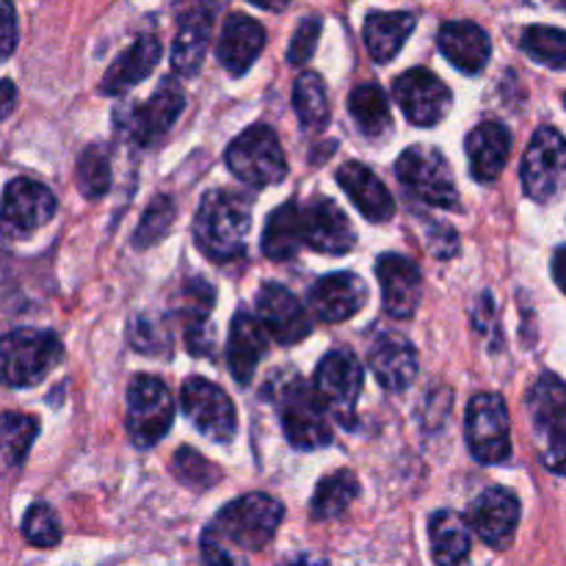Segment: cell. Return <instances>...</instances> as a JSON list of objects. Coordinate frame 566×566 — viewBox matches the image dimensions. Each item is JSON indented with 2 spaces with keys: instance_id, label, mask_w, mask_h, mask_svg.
<instances>
[{
  "instance_id": "cell-43",
  "label": "cell",
  "mask_w": 566,
  "mask_h": 566,
  "mask_svg": "<svg viewBox=\"0 0 566 566\" xmlns=\"http://www.w3.org/2000/svg\"><path fill=\"white\" fill-rule=\"evenodd\" d=\"M227 0H175L177 25L186 31H205L210 33L216 17L224 9Z\"/></svg>"
},
{
  "instance_id": "cell-31",
  "label": "cell",
  "mask_w": 566,
  "mask_h": 566,
  "mask_svg": "<svg viewBox=\"0 0 566 566\" xmlns=\"http://www.w3.org/2000/svg\"><path fill=\"white\" fill-rule=\"evenodd\" d=\"M348 108H352L354 122H357L365 136H381L385 130H390V103H387V94L376 83H359L352 97H348Z\"/></svg>"
},
{
  "instance_id": "cell-50",
  "label": "cell",
  "mask_w": 566,
  "mask_h": 566,
  "mask_svg": "<svg viewBox=\"0 0 566 566\" xmlns=\"http://www.w3.org/2000/svg\"><path fill=\"white\" fill-rule=\"evenodd\" d=\"M551 6H556V9H564V0H547Z\"/></svg>"
},
{
  "instance_id": "cell-22",
  "label": "cell",
  "mask_w": 566,
  "mask_h": 566,
  "mask_svg": "<svg viewBox=\"0 0 566 566\" xmlns=\"http://www.w3.org/2000/svg\"><path fill=\"white\" fill-rule=\"evenodd\" d=\"M265 48V31L258 20L247 14H232L224 22V31L219 39V61L230 75H243L249 66L258 61Z\"/></svg>"
},
{
  "instance_id": "cell-33",
  "label": "cell",
  "mask_w": 566,
  "mask_h": 566,
  "mask_svg": "<svg viewBox=\"0 0 566 566\" xmlns=\"http://www.w3.org/2000/svg\"><path fill=\"white\" fill-rule=\"evenodd\" d=\"M293 108H296L298 122L310 130L326 127L329 122V97H326V86L321 81L318 72H302L293 86Z\"/></svg>"
},
{
  "instance_id": "cell-1",
  "label": "cell",
  "mask_w": 566,
  "mask_h": 566,
  "mask_svg": "<svg viewBox=\"0 0 566 566\" xmlns=\"http://www.w3.org/2000/svg\"><path fill=\"white\" fill-rule=\"evenodd\" d=\"M249 230H252V197L230 188L210 191L199 205L193 221L197 247L219 263L241 258Z\"/></svg>"
},
{
  "instance_id": "cell-32",
  "label": "cell",
  "mask_w": 566,
  "mask_h": 566,
  "mask_svg": "<svg viewBox=\"0 0 566 566\" xmlns=\"http://www.w3.org/2000/svg\"><path fill=\"white\" fill-rule=\"evenodd\" d=\"M359 481L352 470H337L326 475L313 495V517L315 520H335L357 501Z\"/></svg>"
},
{
  "instance_id": "cell-14",
  "label": "cell",
  "mask_w": 566,
  "mask_h": 566,
  "mask_svg": "<svg viewBox=\"0 0 566 566\" xmlns=\"http://www.w3.org/2000/svg\"><path fill=\"white\" fill-rule=\"evenodd\" d=\"M564 175V138L556 127H539L523 160V188L536 202L556 197Z\"/></svg>"
},
{
  "instance_id": "cell-2",
  "label": "cell",
  "mask_w": 566,
  "mask_h": 566,
  "mask_svg": "<svg viewBox=\"0 0 566 566\" xmlns=\"http://www.w3.org/2000/svg\"><path fill=\"white\" fill-rule=\"evenodd\" d=\"M282 517H285V509L280 501L263 492H249L227 503L208 525L205 536L227 547H238V551H263L274 539Z\"/></svg>"
},
{
  "instance_id": "cell-30",
  "label": "cell",
  "mask_w": 566,
  "mask_h": 566,
  "mask_svg": "<svg viewBox=\"0 0 566 566\" xmlns=\"http://www.w3.org/2000/svg\"><path fill=\"white\" fill-rule=\"evenodd\" d=\"M437 566H459L470 553V525L457 512H437L429 523Z\"/></svg>"
},
{
  "instance_id": "cell-20",
  "label": "cell",
  "mask_w": 566,
  "mask_h": 566,
  "mask_svg": "<svg viewBox=\"0 0 566 566\" xmlns=\"http://www.w3.org/2000/svg\"><path fill=\"white\" fill-rule=\"evenodd\" d=\"M520 525V501L509 490L492 486L475 497L470 509V528L490 547H506Z\"/></svg>"
},
{
  "instance_id": "cell-41",
  "label": "cell",
  "mask_w": 566,
  "mask_h": 566,
  "mask_svg": "<svg viewBox=\"0 0 566 566\" xmlns=\"http://www.w3.org/2000/svg\"><path fill=\"white\" fill-rule=\"evenodd\" d=\"M22 534L33 547H55L61 542V525L48 503H33L22 520Z\"/></svg>"
},
{
  "instance_id": "cell-10",
  "label": "cell",
  "mask_w": 566,
  "mask_h": 566,
  "mask_svg": "<svg viewBox=\"0 0 566 566\" xmlns=\"http://www.w3.org/2000/svg\"><path fill=\"white\" fill-rule=\"evenodd\" d=\"M280 412H282V429L291 440L293 448L302 451H315L332 442L329 415L321 407L318 396L313 387L304 381L291 379L280 390Z\"/></svg>"
},
{
  "instance_id": "cell-48",
  "label": "cell",
  "mask_w": 566,
  "mask_h": 566,
  "mask_svg": "<svg viewBox=\"0 0 566 566\" xmlns=\"http://www.w3.org/2000/svg\"><path fill=\"white\" fill-rule=\"evenodd\" d=\"M280 566H329V562H324V558H318V556H307V553H304V556L287 558V562H282Z\"/></svg>"
},
{
  "instance_id": "cell-8",
  "label": "cell",
  "mask_w": 566,
  "mask_h": 566,
  "mask_svg": "<svg viewBox=\"0 0 566 566\" xmlns=\"http://www.w3.org/2000/svg\"><path fill=\"white\" fill-rule=\"evenodd\" d=\"M564 381L556 374H542L528 392V412L539 442L542 462L562 473L564 470Z\"/></svg>"
},
{
  "instance_id": "cell-17",
  "label": "cell",
  "mask_w": 566,
  "mask_h": 566,
  "mask_svg": "<svg viewBox=\"0 0 566 566\" xmlns=\"http://www.w3.org/2000/svg\"><path fill=\"white\" fill-rule=\"evenodd\" d=\"M302 232L304 243L324 254H346L357 243L352 221L343 213L340 205L332 199L318 197L302 210Z\"/></svg>"
},
{
  "instance_id": "cell-19",
  "label": "cell",
  "mask_w": 566,
  "mask_h": 566,
  "mask_svg": "<svg viewBox=\"0 0 566 566\" xmlns=\"http://www.w3.org/2000/svg\"><path fill=\"white\" fill-rule=\"evenodd\" d=\"M368 302V287L357 274H329L318 280L310 291V307H313L315 318L324 324H343V321L354 318L359 310Z\"/></svg>"
},
{
  "instance_id": "cell-5",
  "label": "cell",
  "mask_w": 566,
  "mask_h": 566,
  "mask_svg": "<svg viewBox=\"0 0 566 566\" xmlns=\"http://www.w3.org/2000/svg\"><path fill=\"white\" fill-rule=\"evenodd\" d=\"M363 365L352 352H332L318 363L313 392L318 396L321 407L326 409L329 418L352 429L357 423V401L359 392H363Z\"/></svg>"
},
{
  "instance_id": "cell-27",
  "label": "cell",
  "mask_w": 566,
  "mask_h": 566,
  "mask_svg": "<svg viewBox=\"0 0 566 566\" xmlns=\"http://www.w3.org/2000/svg\"><path fill=\"white\" fill-rule=\"evenodd\" d=\"M160 61V42L155 36H138L114 64L105 72L99 92L103 94H125L136 83H142L155 64Z\"/></svg>"
},
{
  "instance_id": "cell-40",
  "label": "cell",
  "mask_w": 566,
  "mask_h": 566,
  "mask_svg": "<svg viewBox=\"0 0 566 566\" xmlns=\"http://www.w3.org/2000/svg\"><path fill=\"white\" fill-rule=\"evenodd\" d=\"M213 298H216V291L205 280L186 282L180 302H177V313H180L182 321H186V329H197V326L208 324Z\"/></svg>"
},
{
  "instance_id": "cell-26",
  "label": "cell",
  "mask_w": 566,
  "mask_h": 566,
  "mask_svg": "<svg viewBox=\"0 0 566 566\" xmlns=\"http://www.w3.org/2000/svg\"><path fill=\"white\" fill-rule=\"evenodd\" d=\"M265 352H269V335L260 321L249 313H238L232 318L230 343H227V363H230L235 381L249 385Z\"/></svg>"
},
{
  "instance_id": "cell-45",
  "label": "cell",
  "mask_w": 566,
  "mask_h": 566,
  "mask_svg": "<svg viewBox=\"0 0 566 566\" xmlns=\"http://www.w3.org/2000/svg\"><path fill=\"white\" fill-rule=\"evenodd\" d=\"M17 48V14L11 0H0V64L11 59Z\"/></svg>"
},
{
  "instance_id": "cell-23",
  "label": "cell",
  "mask_w": 566,
  "mask_h": 566,
  "mask_svg": "<svg viewBox=\"0 0 566 566\" xmlns=\"http://www.w3.org/2000/svg\"><path fill=\"white\" fill-rule=\"evenodd\" d=\"M337 182H340L343 191L352 197V202L357 205L359 213L368 216L370 221H387L396 213V202H392L387 186L374 175V169H368L365 164L348 160V164L340 166V171H337Z\"/></svg>"
},
{
  "instance_id": "cell-9",
  "label": "cell",
  "mask_w": 566,
  "mask_h": 566,
  "mask_svg": "<svg viewBox=\"0 0 566 566\" xmlns=\"http://www.w3.org/2000/svg\"><path fill=\"white\" fill-rule=\"evenodd\" d=\"M464 434L473 457L484 464L506 462L512 453V423L506 401L495 392H481L470 401Z\"/></svg>"
},
{
  "instance_id": "cell-3",
  "label": "cell",
  "mask_w": 566,
  "mask_h": 566,
  "mask_svg": "<svg viewBox=\"0 0 566 566\" xmlns=\"http://www.w3.org/2000/svg\"><path fill=\"white\" fill-rule=\"evenodd\" d=\"M61 359V340L48 329H14L0 337V385L33 387Z\"/></svg>"
},
{
  "instance_id": "cell-39",
  "label": "cell",
  "mask_w": 566,
  "mask_h": 566,
  "mask_svg": "<svg viewBox=\"0 0 566 566\" xmlns=\"http://www.w3.org/2000/svg\"><path fill=\"white\" fill-rule=\"evenodd\" d=\"M171 470H175V475L182 484L193 486V490H210V486H216V481L221 479L219 470H216L202 453L191 451V448H180V451L175 453Z\"/></svg>"
},
{
  "instance_id": "cell-4",
  "label": "cell",
  "mask_w": 566,
  "mask_h": 566,
  "mask_svg": "<svg viewBox=\"0 0 566 566\" xmlns=\"http://www.w3.org/2000/svg\"><path fill=\"white\" fill-rule=\"evenodd\" d=\"M227 166H230L238 180L252 188L276 186L287 175L282 144L269 125H254L243 130L227 147Z\"/></svg>"
},
{
  "instance_id": "cell-6",
  "label": "cell",
  "mask_w": 566,
  "mask_h": 566,
  "mask_svg": "<svg viewBox=\"0 0 566 566\" xmlns=\"http://www.w3.org/2000/svg\"><path fill=\"white\" fill-rule=\"evenodd\" d=\"M175 401L169 387L155 376H136L127 390V434L136 448L158 446L171 429Z\"/></svg>"
},
{
  "instance_id": "cell-12",
  "label": "cell",
  "mask_w": 566,
  "mask_h": 566,
  "mask_svg": "<svg viewBox=\"0 0 566 566\" xmlns=\"http://www.w3.org/2000/svg\"><path fill=\"white\" fill-rule=\"evenodd\" d=\"M180 401L182 412L188 415V420H191L208 440L227 442L235 437V407H232L230 396H227L221 387L210 385L208 379H199V376H191V379L182 381Z\"/></svg>"
},
{
  "instance_id": "cell-15",
  "label": "cell",
  "mask_w": 566,
  "mask_h": 566,
  "mask_svg": "<svg viewBox=\"0 0 566 566\" xmlns=\"http://www.w3.org/2000/svg\"><path fill=\"white\" fill-rule=\"evenodd\" d=\"M258 321L265 329V335L274 337L280 346H296L313 329L302 302L285 285H276V282H269V285L260 287Z\"/></svg>"
},
{
  "instance_id": "cell-38",
  "label": "cell",
  "mask_w": 566,
  "mask_h": 566,
  "mask_svg": "<svg viewBox=\"0 0 566 566\" xmlns=\"http://www.w3.org/2000/svg\"><path fill=\"white\" fill-rule=\"evenodd\" d=\"M175 199L166 197V193H160V197L153 199V205H149L147 210H144V219L142 224H138L136 230V247L144 249V247H153V243H158L160 238L169 232V227L175 224Z\"/></svg>"
},
{
  "instance_id": "cell-28",
  "label": "cell",
  "mask_w": 566,
  "mask_h": 566,
  "mask_svg": "<svg viewBox=\"0 0 566 566\" xmlns=\"http://www.w3.org/2000/svg\"><path fill=\"white\" fill-rule=\"evenodd\" d=\"M415 20L412 11H374V14L365 17V44H368V53L374 55V61L387 64L398 55V50L403 48L409 36H412Z\"/></svg>"
},
{
  "instance_id": "cell-49",
  "label": "cell",
  "mask_w": 566,
  "mask_h": 566,
  "mask_svg": "<svg viewBox=\"0 0 566 566\" xmlns=\"http://www.w3.org/2000/svg\"><path fill=\"white\" fill-rule=\"evenodd\" d=\"M252 3L260 6V9H265V11H282L291 6V0H252Z\"/></svg>"
},
{
  "instance_id": "cell-11",
  "label": "cell",
  "mask_w": 566,
  "mask_h": 566,
  "mask_svg": "<svg viewBox=\"0 0 566 566\" xmlns=\"http://www.w3.org/2000/svg\"><path fill=\"white\" fill-rule=\"evenodd\" d=\"M55 213V197L31 177H17L6 186L0 205V230L9 238H28L48 224Z\"/></svg>"
},
{
  "instance_id": "cell-34",
  "label": "cell",
  "mask_w": 566,
  "mask_h": 566,
  "mask_svg": "<svg viewBox=\"0 0 566 566\" xmlns=\"http://www.w3.org/2000/svg\"><path fill=\"white\" fill-rule=\"evenodd\" d=\"M39 423L31 415L6 412L0 415V459L11 468L22 464L33 437H36Z\"/></svg>"
},
{
  "instance_id": "cell-46",
  "label": "cell",
  "mask_w": 566,
  "mask_h": 566,
  "mask_svg": "<svg viewBox=\"0 0 566 566\" xmlns=\"http://www.w3.org/2000/svg\"><path fill=\"white\" fill-rule=\"evenodd\" d=\"M199 566H249L238 553H232L230 547L221 545V542L205 536L202 539V564Z\"/></svg>"
},
{
  "instance_id": "cell-37",
  "label": "cell",
  "mask_w": 566,
  "mask_h": 566,
  "mask_svg": "<svg viewBox=\"0 0 566 566\" xmlns=\"http://www.w3.org/2000/svg\"><path fill=\"white\" fill-rule=\"evenodd\" d=\"M208 42L210 33L205 31H186V28L177 31L175 48H171V66H175L177 75H197L205 61V53H208Z\"/></svg>"
},
{
  "instance_id": "cell-36",
  "label": "cell",
  "mask_w": 566,
  "mask_h": 566,
  "mask_svg": "<svg viewBox=\"0 0 566 566\" xmlns=\"http://www.w3.org/2000/svg\"><path fill=\"white\" fill-rule=\"evenodd\" d=\"M77 186L86 193L88 199H99L108 193L111 188V158L108 149L99 147V144H92L81 153V160H77Z\"/></svg>"
},
{
  "instance_id": "cell-35",
  "label": "cell",
  "mask_w": 566,
  "mask_h": 566,
  "mask_svg": "<svg viewBox=\"0 0 566 566\" xmlns=\"http://www.w3.org/2000/svg\"><path fill=\"white\" fill-rule=\"evenodd\" d=\"M525 53L539 64L551 66V70H564L566 64V42L562 28L551 25H531L520 39Z\"/></svg>"
},
{
  "instance_id": "cell-21",
  "label": "cell",
  "mask_w": 566,
  "mask_h": 566,
  "mask_svg": "<svg viewBox=\"0 0 566 566\" xmlns=\"http://www.w3.org/2000/svg\"><path fill=\"white\" fill-rule=\"evenodd\" d=\"M368 363L379 385L390 392H403L418 376V352L398 332H381L370 343Z\"/></svg>"
},
{
  "instance_id": "cell-16",
  "label": "cell",
  "mask_w": 566,
  "mask_h": 566,
  "mask_svg": "<svg viewBox=\"0 0 566 566\" xmlns=\"http://www.w3.org/2000/svg\"><path fill=\"white\" fill-rule=\"evenodd\" d=\"M376 276H379L387 315L398 321L412 318L423 296V276L418 265L403 254H381L376 263Z\"/></svg>"
},
{
  "instance_id": "cell-24",
  "label": "cell",
  "mask_w": 566,
  "mask_h": 566,
  "mask_svg": "<svg viewBox=\"0 0 566 566\" xmlns=\"http://www.w3.org/2000/svg\"><path fill=\"white\" fill-rule=\"evenodd\" d=\"M440 50L457 70L479 75L492 55L490 36L475 22H446L440 28Z\"/></svg>"
},
{
  "instance_id": "cell-44",
  "label": "cell",
  "mask_w": 566,
  "mask_h": 566,
  "mask_svg": "<svg viewBox=\"0 0 566 566\" xmlns=\"http://www.w3.org/2000/svg\"><path fill=\"white\" fill-rule=\"evenodd\" d=\"M318 36H321V20H318V17H307V20H302V25H298L296 33H293L291 50H287V61H291L293 66L307 64V61L313 59L315 44H318Z\"/></svg>"
},
{
  "instance_id": "cell-7",
  "label": "cell",
  "mask_w": 566,
  "mask_h": 566,
  "mask_svg": "<svg viewBox=\"0 0 566 566\" xmlns=\"http://www.w3.org/2000/svg\"><path fill=\"white\" fill-rule=\"evenodd\" d=\"M398 180L403 188L415 193L423 202L434 205V208H459V191L453 182L451 166H448L446 155L440 149L431 147H409L396 164Z\"/></svg>"
},
{
  "instance_id": "cell-29",
  "label": "cell",
  "mask_w": 566,
  "mask_h": 566,
  "mask_svg": "<svg viewBox=\"0 0 566 566\" xmlns=\"http://www.w3.org/2000/svg\"><path fill=\"white\" fill-rule=\"evenodd\" d=\"M304 243L302 232V210H298L296 202H287L282 208H276L274 213L269 216L263 230V254L265 258L276 260H291L296 258V252Z\"/></svg>"
},
{
  "instance_id": "cell-47",
  "label": "cell",
  "mask_w": 566,
  "mask_h": 566,
  "mask_svg": "<svg viewBox=\"0 0 566 566\" xmlns=\"http://www.w3.org/2000/svg\"><path fill=\"white\" fill-rule=\"evenodd\" d=\"M17 105V86L11 81H0V119H6V116L14 111Z\"/></svg>"
},
{
  "instance_id": "cell-18",
  "label": "cell",
  "mask_w": 566,
  "mask_h": 566,
  "mask_svg": "<svg viewBox=\"0 0 566 566\" xmlns=\"http://www.w3.org/2000/svg\"><path fill=\"white\" fill-rule=\"evenodd\" d=\"M182 108H186V94H182L180 83L166 77L158 86V92L133 111L130 136L136 138L138 147H155L171 130Z\"/></svg>"
},
{
  "instance_id": "cell-42",
  "label": "cell",
  "mask_w": 566,
  "mask_h": 566,
  "mask_svg": "<svg viewBox=\"0 0 566 566\" xmlns=\"http://www.w3.org/2000/svg\"><path fill=\"white\" fill-rule=\"evenodd\" d=\"M130 346L136 348L138 354H171V335L166 329L164 321L153 318V315H138L130 324Z\"/></svg>"
},
{
  "instance_id": "cell-13",
  "label": "cell",
  "mask_w": 566,
  "mask_h": 566,
  "mask_svg": "<svg viewBox=\"0 0 566 566\" xmlns=\"http://www.w3.org/2000/svg\"><path fill=\"white\" fill-rule=\"evenodd\" d=\"M392 97H396V103L403 108L407 119L420 127H431L437 125V122L446 119L453 103L451 88H448L434 72L423 70V66L403 72V75L392 83Z\"/></svg>"
},
{
  "instance_id": "cell-25",
  "label": "cell",
  "mask_w": 566,
  "mask_h": 566,
  "mask_svg": "<svg viewBox=\"0 0 566 566\" xmlns=\"http://www.w3.org/2000/svg\"><path fill=\"white\" fill-rule=\"evenodd\" d=\"M468 160L470 171L479 182H492L506 166L512 153V136L501 122H481L468 136Z\"/></svg>"
}]
</instances>
